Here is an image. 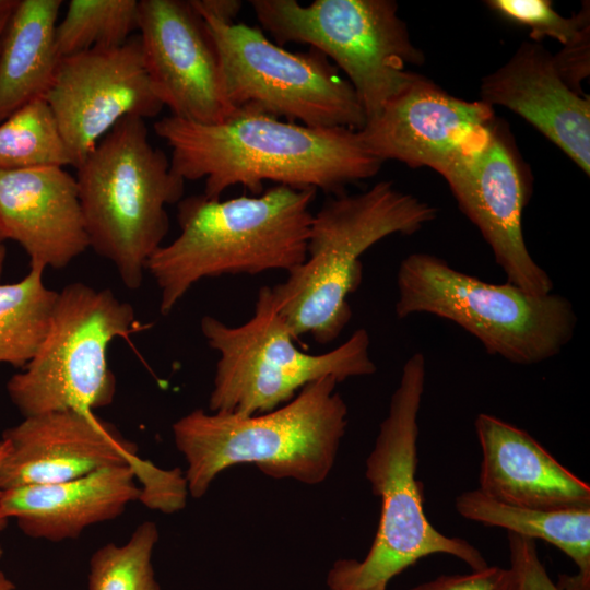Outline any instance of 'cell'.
I'll return each instance as SVG.
<instances>
[{"mask_svg":"<svg viewBox=\"0 0 590 590\" xmlns=\"http://www.w3.org/2000/svg\"><path fill=\"white\" fill-rule=\"evenodd\" d=\"M75 180L90 247L115 266L126 287H140L148 260L168 233L166 206L182 199L185 180L137 116L97 142Z\"/></svg>","mask_w":590,"mask_h":590,"instance_id":"obj_6","label":"cell"},{"mask_svg":"<svg viewBox=\"0 0 590 590\" xmlns=\"http://www.w3.org/2000/svg\"><path fill=\"white\" fill-rule=\"evenodd\" d=\"M68 165L69 150L45 98L28 102L0 123V170Z\"/></svg>","mask_w":590,"mask_h":590,"instance_id":"obj_24","label":"cell"},{"mask_svg":"<svg viewBox=\"0 0 590 590\" xmlns=\"http://www.w3.org/2000/svg\"><path fill=\"white\" fill-rule=\"evenodd\" d=\"M158 538L156 523L144 521L126 543L97 548L90 559L88 590H161L152 565Z\"/></svg>","mask_w":590,"mask_h":590,"instance_id":"obj_26","label":"cell"},{"mask_svg":"<svg viewBox=\"0 0 590 590\" xmlns=\"http://www.w3.org/2000/svg\"><path fill=\"white\" fill-rule=\"evenodd\" d=\"M137 0H71L63 20L57 24L56 47L67 57L93 48L125 44L138 30Z\"/></svg>","mask_w":590,"mask_h":590,"instance_id":"obj_25","label":"cell"},{"mask_svg":"<svg viewBox=\"0 0 590 590\" xmlns=\"http://www.w3.org/2000/svg\"><path fill=\"white\" fill-rule=\"evenodd\" d=\"M327 585L329 590H386L387 588L386 583H379L370 588H354L330 577L327 578Z\"/></svg>","mask_w":590,"mask_h":590,"instance_id":"obj_33","label":"cell"},{"mask_svg":"<svg viewBox=\"0 0 590 590\" xmlns=\"http://www.w3.org/2000/svg\"><path fill=\"white\" fill-rule=\"evenodd\" d=\"M474 427L482 450L477 488L509 505L558 510L590 506V486L558 462L528 432L480 413Z\"/></svg>","mask_w":590,"mask_h":590,"instance_id":"obj_19","label":"cell"},{"mask_svg":"<svg viewBox=\"0 0 590 590\" xmlns=\"http://www.w3.org/2000/svg\"><path fill=\"white\" fill-rule=\"evenodd\" d=\"M10 15H11V12L0 17V44H1V39L5 31Z\"/></svg>","mask_w":590,"mask_h":590,"instance_id":"obj_37","label":"cell"},{"mask_svg":"<svg viewBox=\"0 0 590 590\" xmlns=\"http://www.w3.org/2000/svg\"><path fill=\"white\" fill-rule=\"evenodd\" d=\"M4 260H5V247L3 243H0V276L3 271Z\"/></svg>","mask_w":590,"mask_h":590,"instance_id":"obj_38","label":"cell"},{"mask_svg":"<svg viewBox=\"0 0 590 590\" xmlns=\"http://www.w3.org/2000/svg\"><path fill=\"white\" fill-rule=\"evenodd\" d=\"M455 508L468 520L556 546L576 564L579 575L590 577V506L558 510L520 507L473 489L460 494Z\"/></svg>","mask_w":590,"mask_h":590,"instance_id":"obj_22","label":"cell"},{"mask_svg":"<svg viewBox=\"0 0 590 590\" xmlns=\"http://www.w3.org/2000/svg\"><path fill=\"white\" fill-rule=\"evenodd\" d=\"M559 590H590V577L582 575H560L557 582Z\"/></svg>","mask_w":590,"mask_h":590,"instance_id":"obj_32","label":"cell"},{"mask_svg":"<svg viewBox=\"0 0 590 590\" xmlns=\"http://www.w3.org/2000/svg\"><path fill=\"white\" fill-rule=\"evenodd\" d=\"M493 121L488 104L455 97L420 75L357 132L381 163L426 166L444 177L487 140Z\"/></svg>","mask_w":590,"mask_h":590,"instance_id":"obj_13","label":"cell"},{"mask_svg":"<svg viewBox=\"0 0 590 590\" xmlns=\"http://www.w3.org/2000/svg\"><path fill=\"white\" fill-rule=\"evenodd\" d=\"M45 269L30 263L22 280L0 284V364L24 368L46 337L58 292L45 285Z\"/></svg>","mask_w":590,"mask_h":590,"instance_id":"obj_23","label":"cell"},{"mask_svg":"<svg viewBox=\"0 0 590 590\" xmlns=\"http://www.w3.org/2000/svg\"><path fill=\"white\" fill-rule=\"evenodd\" d=\"M436 216V208L391 181L327 199L312 216L306 259L271 287L295 340L308 334L321 344L333 342L352 317L349 297L362 281L361 256L387 236L418 232Z\"/></svg>","mask_w":590,"mask_h":590,"instance_id":"obj_4","label":"cell"},{"mask_svg":"<svg viewBox=\"0 0 590 590\" xmlns=\"http://www.w3.org/2000/svg\"><path fill=\"white\" fill-rule=\"evenodd\" d=\"M137 476V469L126 464L70 481L4 489L0 494V517L14 519L33 539H76L88 527L119 517L129 504L141 498Z\"/></svg>","mask_w":590,"mask_h":590,"instance_id":"obj_20","label":"cell"},{"mask_svg":"<svg viewBox=\"0 0 590 590\" xmlns=\"http://www.w3.org/2000/svg\"><path fill=\"white\" fill-rule=\"evenodd\" d=\"M190 3L201 16L213 17L226 24L234 23L241 9L238 0H190Z\"/></svg>","mask_w":590,"mask_h":590,"instance_id":"obj_31","label":"cell"},{"mask_svg":"<svg viewBox=\"0 0 590 590\" xmlns=\"http://www.w3.org/2000/svg\"><path fill=\"white\" fill-rule=\"evenodd\" d=\"M7 450H8L7 442H5L4 439H1L0 440V470H1V467H2V463H3V460L5 458ZM1 492H2V489L0 488V494H1ZM7 523H8V521L0 517V532L5 528Z\"/></svg>","mask_w":590,"mask_h":590,"instance_id":"obj_35","label":"cell"},{"mask_svg":"<svg viewBox=\"0 0 590 590\" xmlns=\"http://www.w3.org/2000/svg\"><path fill=\"white\" fill-rule=\"evenodd\" d=\"M138 31L148 74L172 116L219 123L236 111L214 42L190 0H140Z\"/></svg>","mask_w":590,"mask_h":590,"instance_id":"obj_14","label":"cell"},{"mask_svg":"<svg viewBox=\"0 0 590 590\" xmlns=\"http://www.w3.org/2000/svg\"><path fill=\"white\" fill-rule=\"evenodd\" d=\"M410 590H517L510 567L486 566L469 574L441 575Z\"/></svg>","mask_w":590,"mask_h":590,"instance_id":"obj_29","label":"cell"},{"mask_svg":"<svg viewBox=\"0 0 590 590\" xmlns=\"http://www.w3.org/2000/svg\"><path fill=\"white\" fill-rule=\"evenodd\" d=\"M331 376L306 385L285 404L249 416L196 409L172 426L187 462L188 493L201 498L215 477L237 464L307 485L330 474L347 426V405Z\"/></svg>","mask_w":590,"mask_h":590,"instance_id":"obj_3","label":"cell"},{"mask_svg":"<svg viewBox=\"0 0 590 590\" xmlns=\"http://www.w3.org/2000/svg\"><path fill=\"white\" fill-rule=\"evenodd\" d=\"M444 178L489 246L507 282L534 295L552 293L551 276L534 261L523 237L522 213L528 199L523 176L496 127Z\"/></svg>","mask_w":590,"mask_h":590,"instance_id":"obj_16","label":"cell"},{"mask_svg":"<svg viewBox=\"0 0 590 590\" xmlns=\"http://www.w3.org/2000/svg\"><path fill=\"white\" fill-rule=\"evenodd\" d=\"M0 222L44 268L63 269L90 247L76 180L63 167L0 170Z\"/></svg>","mask_w":590,"mask_h":590,"instance_id":"obj_17","label":"cell"},{"mask_svg":"<svg viewBox=\"0 0 590 590\" xmlns=\"http://www.w3.org/2000/svg\"><path fill=\"white\" fill-rule=\"evenodd\" d=\"M200 328L209 346L219 353L210 412L261 414L291 401L320 378L331 376L342 382L376 371L369 334L363 328L326 353L300 351L270 286L259 290L253 315L245 323L232 327L204 316Z\"/></svg>","mask_w":590,"mask_h":590,"instance_id":"obj_8","label":"cell"},{"mask_svg":"<svg viewBox=\"0 0 590 590\" xmlns=\"http://www.w3.org/2000/svg\"><path fill=\"white\" fill-rule=\"evenodd\" d=\"M44 98L75 168L121 119L145 120L164 107L148 74L139 35L117 47L62 57Z\"/></svg>","mask_w":590,"mask_h":590,"instance_id":"obj_12","label":"cell"},{"mask_svg":"<svg viewBox=\"0 0 590 590\" xmlns=\"http://www.w3.org/2000/svg\"><path fill=\"white\" fill-rule=\"evenodd\" d=\"M486 3L506 20L529 27L534 40L548 36L565 46L590 25L589 2L570 17L557 13L547 0H491Z\"/></svg>","mask_w":590,"mask_h":590,"instance_id":"obj_27","label":"cell"},{"mask_svg":"<svg viewBox=\"0 0 590 590\" xmlns=\"http://www.w3.org/2000/svg\"><path fill=\"white\" fill-rule=\"evenodd\" d=\"M202 19L217 50L225 97L235 109L255 107L314 128L365 126L355 90L319 50L291 52L257 27Z\"/></svg>","mask_w":590,"mask_h":590,"instance_id":"obj_11","label":"cell"},{"mask_svg":"<svg viewBox=\"0 0 590 590\" xmlns=\"http://www.w3.org/2000/svg\"><path fill=\"white\" fill-rule=\"evenodd\" d=\"M17 0H0V17L12 12Z\"/></svg>","mask_w":590,"mask_h":590,"instance_id":"obj_36","label":"cell"},{"mask_svg":"<svg viewBox=\"0 0 590 590\" xmlns=\"http://www.w3.org/2000/svg\"><path fill=\"white\" fill-rule=\"evenodd\" d=\"M425 378V356L416 352L402 367L388 414L366 459L365 476L381 502L378 529L363 560L339 559L328 574L354 588L388 585L390 579L432 554L451 555L472 570L488 566L475 546L436 530L424 511L422 486L415 475Z\"/></svg>","mask_w":590,"mask_h":590,"instance_id":"obj_5","label":"cell"},{"mask_svg":"<svg viewBox=\"0 0 590 590\" xmlns=\"http://www.w3.org/2000/svg\"><path fill=\"white\" fill-rule=\"evenodd\" d=\"M507 538L517 590H559L539 557L535 541L511 532Z\"/></svg>","mask_w":590,"mask_h":590,"instance_id":"obj_28","label":"cell"},{"mask_svg":"<svg viewBox=\"0 0 590 590\" xmlns=\"http://www.w3.org/2000/svg\"><path fill=\"white\" fill-rule=\"evenodd\" d=\"M154 131L172 150V170L182 180L204 179L210 199L235 185L258 196L267 180L337 196L375 176L382 164L357 130L282 121L255 107L237 108L219 123L170 115L156 120Z\"/></svg>","mask_w":590,"mask_h":590,"instance_id":"obj_1","label":"cell"},{"mask_svg":"<svg viewBox=\"0 0 590 590\" xmlns=\"http://www.w3.org/2000/svg\"><path fill=\"white\" fill-rule=\"evenodd\" d=\"M399 319L428 314L451 321L485 351L518 365L558 355L571 341L577 316L559 294H530L508 282L487 283L425 252L405 257L397 273Z\"/></svg>","mask_w":590,"mask_h":590,"instance_id":"obj_7","label":"cell"},{"mask_svg":"<svg viewBox=\"0 0 590 590\" xmlns=\"http://www.w3.org/2000/svg\"><path fill=\"white\" fill-rule=\"evenodd\" d=\"M481 101L521 116L590 174V98L571 90L553 55L523 42L510 59L482 79Z\"/></svg>","mask_w":590,"mask_h":590,"instance_id":"obj_18","label":"cell"},{"mask_svg":"<svg viewBox=\"0 0 590 590\" xmlns=\"http://www.w3.org/2000/svg\"><path fill=\"white\" fill-rule=\"evenodd\" d=\"M134 323L133 307L111 290L82 282L63 286L36 355L8 381L11 401L24 417L109 405L116 378L107 350L132 332Z\"/></svg>","mask_w":590,"mask_h":590,"instance_id":"obj_10","label":"cell"},{"mask_svg":"<svg viewBox=\"0 0 590 590\" xmlns=\"http://www.w3.org/2000/svg\"><path fill=\"white\" fill-rule=\"evenodd\" d=\"M253 12L278 45L308 44L347 76L366 115L384 106L420 75L405 70L420 64L422 51L411 40L392 0H251Z\"/></svg>","mask_w":590,"mask_h":590,"instance_id":"obj_9","label":"cell"},{"mask_svg":"<svg viewBox=\"0 0 590 590\" xmlns=\"http://www.w3.org/2000/svg\"><path fill=\"white\" fill-rule=\"evenodd\" d=\"M555 67L565 83L575 92L585 94L582 81L590 74V25L563 49L553 55Z\"/></svg>","mask_w":590,"mask_h":590,"instance_id":"obj_30","label":"cell"},{"mask_svg":"<svg viewBox=\"0 0 590 590\" xmlns=\"http://www.w3.org/2000/svg\"><path fill=\"white\" fill-rule=\"evenodd\" d=\"M61 0H17L0 44V123L44 98L57 71V19Z\"/></svg>","mask_w":590,"mask_h":590,"instance_id":"obj_21","label":"cell"},{"mask_svg":"<svg viewBox=\"0 0 590 590\" xmlns=\"http://www.w3.org/2000/svg\"><path fill=\"white\" fill-rule=\"evenodd\" d=\"M316 193L276 185L224 201L203 193L182 198L177 203L179 235L145 267L160 288L161 314L168 315L203 279L288 272L299 266L307 255Z\"/></svg>","mask_w":590,"mask_h":590,"instance_id":"obj_2","label":"cell"},{"mask_svg":"<svg viewBox=\"0 0 590 590\" xmlns=\"http://www.w3.org/2000/svg\"><path fill=\"white\" fill-rule=\"evenodd\" d=\"M2 491L74 480L98 470L132 465L145 480L156 467L139 458L137 445L94 412L74 410L24 417L4 430Z\"/></svg>","mask_w":590,"mask_h":590,"instance_id":"obj_15","label":"cell"},{"mask_svg":"<svg viewBox=\"0 0 590 590\" xmlns=\"http://www.w3.org/2000/svg\"><path fill=\"white\" fill-rule=\"evenodd\" d=\"M3 556V551L0 547V562ZM14 582L0 569V590H14Z\"/></svg>","mask_w":590,"mask_h":590,"instance_id":"obj_34","label":"cell"}]
</instances>
